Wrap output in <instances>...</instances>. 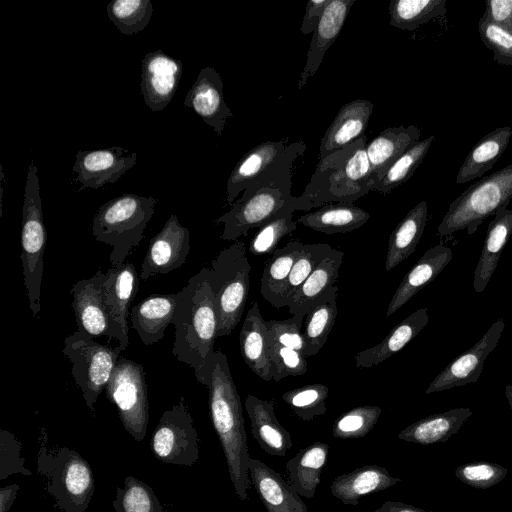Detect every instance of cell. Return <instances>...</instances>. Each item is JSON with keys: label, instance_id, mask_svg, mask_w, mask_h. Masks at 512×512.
Wrapping results in <instances>:
<instances>
[{"label": "cell", "instance_id": "6da1fadb", "mask_svg": "<svg viewBox=\"0 0 512 512\" xmlns=\"http://www.w3.org/2000/svg\"><path fill=\"white\" fill-rule=\"evenodd\" d=\"M196 379L208 388L210 418L226 458L229 477L236 495L245 501L251 486V457L242 403L227 356L220 350H214Z\"/></svg>", "mask_w": 512, "mask_h": 512}, {"label": "cell", "instance_id": "7a4b0ae2", "mask_svg": "<svg viewBox=\"0 0 512 512\" xmlns=\"http://www.w3.org/2000/svg\"><path fill=\"white\" fill-rule=\"evenodd\" d=\"M306 144L302 140L289 143L281 160L264 176L250 184L215 223H222L221 239L236 241L250 229L260 228L289 207L308 211L300 196L292 195L293 167L302 156Z\"/></svg>", "mask_w": 512, "mask_h": 512}, {"label": "cell", "instance_id": "3957f363", "mask_svg": "<svg viewBox=\"0 0 512 512\" xmlns=\"http://www.w3.org/2000/svg\"><path fill=\"white\" fill-rule=\"evenodd\" d=\"M208 268H202L177 292V307L172 324L175 338L172 353L194 370L197 378L214 351L218 317L214 295L208 282Z\"/></svg>", "mask_w": 512, "mask_h": 512}, {"label": "cell", "instance_id": "277c9868", "mask_svg": "<svg viewBox=\"0 0 512 512\" xmlns=\"http://www.w3.org/2000/svg\"><path fill=\"white\" fill-rule=\"evenodd\" d=\"M363 135L319 160L300 197L309 210L332 202L354 203L372 191V176Z\"/></svg>", "mask_w": 512, "mask_h": 512}, {"label": "cell", "instance_id": "5b68a950", "mask_svg": "<svg viewBox=\"0 0 512 512\" xmlns=\"http://www.w3.org/2000/svg\"><path fill=\"white\" fill-rule=\"evenodd\" d=\"M156 202L153 197L128 193L100 206L93 218L92 233L97 241L112 247V267L124 264L130 251L139 245Z\"/></svg>", "mask_w": 512, "mask_h": 512}, {"label": "cell", "instance_id": "8992f818", "mask_svg": "<svg viewBox=\"0 0 512 512\" xmlns=\"http://www.w3.org/2000/svg\"><path fill=\"white\" fill-rule=\"evenodd\" d=\"M250 271L241 240L221 250L208 268V282L218 317V337L231 334L241 320L249 292Z\"/></svg>", "mask_w": 512, "mask_h": 512}, {"label": "cell", "instance_id": "52a82bcc", "mask_svg": "<svg viewBox=\"0 0 512 512\" xmlns=\"http://www.w3.org/2000/svg\"><path fill=\"white\" fill-rule=\"evenodd\" d=\"M511 200L512 164L481 178L455 198L438 225V234L448 237L465 229L472 235L485 219L506 209Z\"/></svg>", "mask_w": 512, "mask_h": 512}, {"label": "cell", "instance_id": "ba28073f", "mask_svg": "<svg viewBox=\"0 0 512 512\" xmlns=\"http://www.w3.org/2000/svg\"><path fill=\"white\" fill-rule=\"evenodd\" d=\"M37 470L62 512H86L95 485L92 469L80 454L67 447L55 450L42 445Z\"/></svg>", "mask_w": 512, "mask_h": 512}, {"label": "cell", "instance_id": "9c48e42d", "mask_svg": "<svg viewBox=\"0 0 512 512\" xmlns=\"http://www.w3.org/2000/svg\"><path fill=\"white\" fill-rule=\"evenodd\" d=\"M46 242L47 232L43 221L40 182L37 167L32 161L27 170L24 188L20 258L24 285L33 317H37L41 309L40 294Z\"/></svg>", "mask_w": 512, "mask_h": 512}, {"label": "cell", "instance_id": "30bf717a", "mask_svg": "<svg viewBox=\"0 0 512 512\" xmlns=\"http://www.w3.org/2000/svg\"><path fill=\"white\" fill-rule=\"evenodd\" d=\"M121 348L100 344L77 330L64 339L63 354L71 363V374L92 413L120 358Z\"/></svg>", "mask_w": 512, "mask_h": 512}, {"label": "cell", "instance_id": "8fae6325", "mask_svg": "<svg viewBox=\"0 0 512 512\" xmlns=\"http://www.w3.org/2000/svg\"><path fill=\"white\" fill-rule=\"evenodd\" d=\"M125 430L137 441L146 435L149 420L146 373L143 366L120 356L105 388Z\"/></svg>", "mask_w": 512, "mask_h": 512}, {"label": "cell", "instance_id": "7c38bea8", "mask_svg": "<svg viewBox=\"0 0 512 512\" xmlns=\"http://www.w3.org/2000/svg\"><path fill=\"white\" fill-rule=\"evenodd\" d=\"M151 450L167 464L192 466L198 460L199 438L183 397L162 414L151 439Z\"/></svg>", "mask_w": 512, "mask_h": 512}, {"label": "cell", "instance_id": "4fadbf2b", "mask_svg": "<svg viewBox=\"0 0 512 512\" xmlns=\"http://www.w3.org/2000/svg\"><path fill=\"white\" fill-rule=\"evenodd\" d=\"M107 278V272L99 270L90 278L76 282L70 290L72 308L79 331L92 338L104 336L109 341L115 339L121 350H125L129 340L110 317L105 303L104 284Z\"/></svg>", "mask_w": 512, "mask_h": 512}, {"label": "cell", "instance_id": "5bb4252c", "mask_svg": "<svg viewBox=\"0 0 512 512\" xmlns=\"http://www.w3.org/2000/svg\"><path fill=\"white\" fill-rule=\"evenodd\" d=\"M504 328V319H497L470 349L447 365L432 380L425 393L440 392L477 382L481 376L484 362L496 348Z\"/></svg>", "mask_w": 512, "mask_h": 512}, {"label": "cell", "instance_id": "9a60e30c", "mask_svg": "<svg viewBox=\"0 0 512 512\" xmlns=\"http://www.w3.org/2000/svg\"><path fill=\"white\" fill-rule=\"evenodd\" d=\"M136 159V152L120 146L80 150L72 167L77 174L74 180L81 184L79 191L113 184L135 165Z\"/></svg>", "mask_w": 512, "mask_h": 512}, {"label": "cell", "instance_id": "2e32d148", "mask_svg": "<svg viewBox=\"0 0 512 512\" xmlns=\"http://www.w3.org/2000/svg\"><path fill=\"white\" fill-rule=\"evenodd\" d=\"M189 251V230L179 223L176 215H171L160 232L150 240L140 277L146 280L179 268L186 262Z\"/></svg>", "mask_w": 512, "mask_h": 512}, {"label": "cell", "instance_id": "e0dca14e", "mask_svg": "<svg viewBox=\"0 0 512 512\" xmlns=\"http://www.w3.org/2000/svg\"><path fill=\"white\" fill-rule=\"evenodd\" d=\"M182 71V62L162 50L144 56L140 89L150 110L162 111L170 103L178 88Z\"/></svg>", "mask_w": 512, "mask_h": 512}, {"label": "cell", "instance_id": "ac0fdd59", "mask_svg": "<svg viewBox=\"0 0 512 512\" xmlns=\"http://www.w3.org/2000/svg\"><path fill=\"white\" fill-rule=\"evenodd\" d=\"M184 106L192 108L219 136L233 116L224 99L222 79L212 67L200 70L184 99Z\"/></svg>", "mask_w": 512, "mask_h": 512}, {"label": "cell", "instance_id": "d6986e66", "mask_svg": "<svg viewBox=\"0 0 512 512\" xmlns=\"http://www.w3.org/2000/svg\"><path fill=\"white\" fill-rule=\"evenodd\" d=\"M287 146V139L265 141L249 150L238 161L227 181L226 200L230 206L250 184L280 161Z\"/></svg>", "mask_w": 512, "mask_h": 512}, {"label": "cell", "instance_id": "ffe728a7", "mask_svg": "<svg viewBox=\"0 0 512 512\" xmlns=\"http://www.w3.org/2000/svg\"><path fill=\"white\" fill-rule=\"evenodd\" d=\"M249 478L267 512H309L287 480L264 462L250 459Z\"/></svg>", "mask_w": 512, "mask_h": 512}, {"label": "cell", "instance_id": "44dd1931", "mask_svg": "<svg viewBox=\"0 0 512 512\" xmlns=\"http://www.w3.org/2000/svg\"><path fill=\"white\" fill-rule=\"evenodd\" d=\"M355 0H331L313 32L305 66L298 82L302 90L318 71L326 51L338 38Z\"/></svg>", "mask_w": 512, "mask_h": 512}, {"label": "cell", "instance_id": "7402d4cb", "mask_svg": "<svg viewBox=\"0 0 512 512\" xmlns=\"http://www.w3.org/2000/svg\"><path fill=\"white\" fill-rule=\"evenodd\" d=\"M372 111L369 100L356 99L344 104L321 138L319 160L365 135Z\"/></svg>", "mask_w": 512, "mask_h": 512}, {"label": "cell", "instance_id": "603a6c76", "mask_svg": "<svg viewBox=\"0 0 512 512\" xmlns=\"http://www.w3.org/2000/svg\"><path fill=\"white\" fill-rule=\"evenodd\" d=\"M244 407L250 420L251 433L259 446L271 456H285L293 442L275 414L274 401L247 395Z\"/></svg>", "mask_w": 512, "mask_h": 512}, {"label": "cell", "instance_id": "cb8c5ba5", "mask_svg": "<svg viewBox=\"0 0 512 512\" xmlns=\"http://www.w3.org/2000/svg\"><path fill=\"white\" fill-rule=\"evenodd\" d=\"M452 260V251L443 244L428 249L414 266L407 272L386 311L389 317L405 305L414 295L431 283Z\"/></svg>", "mask_w": 512, "mask_h": 512}, {"label": "cell", "instance_id": "d4e9b609", "mask_svg": "<svg viewBox=\"0 0 512 512\" xmlns=\"http://www.w3.org/2000/svg\"><path fill=\"white\" fill-rule=\"evenodd\" d=\"M240 351L247 366L266 382L272 379L269 359V338L266 321L257 301L246 313L239 333Z\"/></svg>", "mask_w": 512, "mask_h": 512}, {"label": "cell", "instance_id": "484cf974", "mask_svg": "<svg viewBox=\"0 0 512 512\" xmlns=\"http://www.w3.org/2000/svg\"><path fill=\"white\" fill-rule=\"evenodd\" d=\"M177 293L153 294L131 310V324L145 345H152L164 336L175 315Z\"/></svg>", "mask_w": 512, "mask_h": 512}, {"label": "cell", "instance_id": "4316f807", "mask_svg": "<svg viewBox=\"0 0 512 512\" xmlns=\"http://www.w3.org/2000/svg\"><path fill=\"white\" fill-rule=\"evenodd\" d=\"M420 138L415 125L395 126L384 129L366 146L372 176V185L384 172Z\"/></svg>", "mask_w": 512, "mask_h": 512}, {"label": "cell", "instance_id": "83f0119b", "mask_svg": "<svg viewBox=\"0 0 512 512\" xmlns=\"http://www.w3.org/2000/svg\"><path fill=\"white\" fill-rule=\"evenodd\" d=\"M344 252L331 248L308 278L294 292L287 307L290 314L306 316L317 301L335 285Z\"/></svg>", "mask_w": 512, "mask_h": 512}, {"label": "cell", "instance_id": "f1b7e54d", "mask_svg": "<svg viewBox=\"0 0 512 512\" xmlns=\"http://www.w3.org/2000/svg\"><path fill=\"white\" fill-rule=\"evenodd\" d=\"M108 278L104 284L105 303L110 317L129 340L128 315L131 302L135 298L139 280L135 266L126 262L107 271Z\"/></svg>", "mask_w": 512, "mask_h": 512}, {"label": "cell", "instance_id": "f546056e", "mask_svg": "<svg viewBox=\"0 0 512 512\" xmlns=\"http://www.w3.org/2000/svg\"><path fill=\"white\" fill-rule=\"evenodd\" d=\"M400 481L384 467L369 464L337 476L330 492L345 505H357L362 496L388 489Z\"/></svg>", "mask_w": 512, "mask_h": 512}, {"label": "cell", "instance_id": "4dcf8cb0", "mask_svg": "<svg viewBox=\"0 0 512 512\" xmlns=\"http://www.w3.org/2000/svg\"><path fill=\"white\" fill-rule=\"evenodd\" d=\"M428 321V309H417L393 327L378 344L358 352L355 356L356 367L370 368L390 358L413 340Z\"/></svg>", "mask_w": 512, "mask_h": 512}, {"label": "cell", "instance_id": "1f68e13d", "mask_svg": "<svg viewBox=\"0 0 512 512\" xmlns=\"http://www.w3.org/2000/svg\"><path fill=\"white\" fill-rule=\"evenodd\" d=\"M512 235V209H501L490 221L473 278V289L481 293L493 276L502 250Z\"/></svg>", "mask_w": 512, "mask_h": 512}, {"label": "cell", "instance_id": "d6a6232c", "mask_svg": "<svg viewBox=\"0 0 512 512\" xmlns=\"http://www.w3.org/2000/svg\"><path fill=\"white\" fill-rule=\"evenodd\" d=\"M470 408H454L422 418L398 434V439L420 445L446 442L472 415Z\"/></svg>", "mask_w": 512, "mask_h": 512}, {"label": "cell", "instance_id": "836d02e7", "mask_svg": "<svg viewBox=\"0 0 512 512\" xmlns=\"http://www.w3.org/2000/svg\"><path fill=\"white\" fill-rule=\"evenodd\" d=\"M328 452V444L315 442L288 460L287 482L301 497L312 498L315 495Z\"/></svg>", "mask_w": 512, "mask_h": 512}, {"label": "cell", "instance_id": "e575fe53", "mask_svg": "<svg viewBox=\"0 0 512 512\" xmlns=\"http://www.w3.org/2000/svg\"><path fill=\"white\" fill-rule=\"evenodd\" d=\"M370 218L364 209L349 202L328 203L306 213L298 222L312 230L325 234L351 232L363 226Z\"/></svg>", "mask_w": 512, "mask_h": 512}, {"label": "cell", "instance_id": "d590c367", "mask_svg": "<svg viewBox=\"0 0 512 512\" xmlns=\"http://www.w3.org/2000/svg\"><path fill=\"white\" fill-rule=\"evenodd\" d=\"M427 216V202L421 201L391 232L385 261L387 271H391L415 251L424 232Z\"/></svg>", "mask_w": 512, "mask_h": 512}, {"label": "cell", "instance_id": "8d00e7d4", "mask_svg": "<svg viewBox=\"0 0 512 512\" xmlns=\"http://www.w3.org/2000/svg\"><path fill=\"white\" fill-rule=\"evenodd\" d=\"M512 136V128L499 127L485 135L469 152L462 163L456 183L464 184L482 176L498 161Z\"/></svg>", "mask_w": 512, "mask_h": 512}, {"label": "cell", "instance_id": "74e56055", "mask_svg": "<svg viewBox=\"0 0 512 512\" xmlns=\"http://www.w3.org/2000/svg\"><path fill=\"white\" fill-rule=\"evenodd\" d=\"M304 243L293 239L284 247L277 248L266 261L260 280V294L276 309L282 308L281 296L294 262Z\"/></svg>", "mask_w": 512, "mask_h": 512}, {"label": "cell", "instance_id": "f35d334b", "mask_svg": "<svg viewBox=\"0 0 512 512\" xmlns=\"http://www.w3.org/2000/svg\"><path fill=\"white\" fill-rule=\"evenodd\" d=\"M338 286L330 288L308 311L302 330L305 357L315 356L326 343L337 316Z\"/></svg>", "mask_w": 512, "mask_h": 512}, {"label": "cell", "instance_id": "ab89813d", "mask_svg": "<svg viewBox=\"0 0 512 512\" xmlns=\"http://www.w3.org/2000/svg\"><path fill=\"white\" fill-rule=\"evenodd\" d=\"M435 136L419 140L403 153L372 185V191L386 195L411 178L426 157Z\"/></svg>", "mask_w": 512, "mask_h": 512}, {"label": "cell", "instance_id": "60d3db41", "mask_svg": "<svg viewBox=\"0 0 512 512\" xmlns=\"http://www.w3.org/2000/svg\"><path fill=\"white\" fill-rule=\"evenodd\" d=\"M446 0H391L390 25L413 31L446 12Z\"/></svg>", "mask_w": 512, "mask_h": 512}, {"label": "cell", "instance_id": "b9f144b4", "mask_svg": "<svg viewBox=\"0 0 512 512\" xmlns=\"http://www.w3.org/2000/svg\"><path fill=\"white\" fill-rule=\"evenodd\" d=\"M152 13L153 6L149 0H114L107 5L109 19L125 35L144 30Z\"/></svg>", "mask_w": 512, "mask_h": 512}, {"label": "cell", "instance_id": "7bdbcfd3", "mask_svg": "<svg viewBox=\"0 0 512 512\" xmlns=\"http://www.w3.org/2000/svg\"><path fill=\"white\" fill-rule=\"evenodd\" d=\"M114 512H166L154 491L144 482L128 476L118 487L112 503Z\"/></svg>", "mask_w": 512, "mask_h": 512}, {"label": "cell", "instance_id": "ee69618b", "mask_svg": "<svg viewBox=\"0 0 512 512\" xmlns=\"http://www.w3.org/2000/svg\"><path fill=\"white\" fill-rule=\"evenodd\" d=\"M328 393L324 384H308L285 392L282 399L298 418L311 421L325 414Z\"/></svg>", "mask_w": 512, "mask_h": 512}, {"label": "cell", "instance_id": "f6af8a7d", "mask_svg": "<svg viewBox=\"0 0 512 512\" xmlns=\"http://www.w3.org/2000/svg\"><path fill=\"white\" fill-rule=\"evenodd\" d=\"M294 211H297L295 207H289L258 228L249 244L251 254L256 256L272 255L280 240L296 230L297 222L293 220Z\"/></svg>", "mask_w": 512, "mask_h": 512}, {"label": "cell", "instance_id": "bcb514c9", "mask_svg": "<svg viewBox=\"0 0 512 512\" xmlns=\"http://www.w3.org/2000/svg\"><path fill=\"white\" fill-rule=\"evenodd\" d=\"M382 409L376 405L355 407L338 417L332 435L338 439H357L366 436L378 422Z\"/></svg>", "mask_w": 512, "mask_h": 512}, {"label": "cell", "instance_id": "7dc6e473", "mask_svg": "<svg viewBox=\"0 0 512 512\" xmlns=\"http://www.w3.org/2000/svg\"><path fill=\"white\" fill-rule=\"evenodd\" d=\"M332 247L326 243L304 244L293 264L281 296L282 307L287 306L299 286L308 278Z\"/></svg>", "mask_w": 512, "mask_h": 512}, {"label": "cell", "instance_id": "c3c4849f", "mask_svg": "<svg viewBox=\"0 0 512 512\" xmlns=\"http://www.w3.org/2000/svg\"><path fill=\"white\" fill-rule=\"evenodd\" d=\"M507 472V468L500 464L478 461L460 465L454 473L461 482L470 487L488 489L501 482Z\"/></svg>", "mask_w": 512, "mask_h": 512}, {"label": "cell", "instance_id": "681fc988", "mask_svg": "<svg viewBox=\"0 0 512 512\" xmlns=\"http://www.w3.org/2000/svg\"><path fill=\"white\" fill-rule=\"evenodd\" d=\"M272 379L276 382L288 376H299L308 370L306 357L299 351L269 343Z\"/></svg>", "mask_w": 512, "mask_h": 512}, {"label": "cell", "instance_id": "f907efd6", "mask_svg": "<svg viewBox=\"0 0 512 512\" xmlns=\"http://www.w3.org/2000/svg\"><path fill=\"white\" fill-rule=\"evenodd\" d=\"M479 35L493 52V59L501 65H512V32L483 17L478 23Z\"/></svg>", "mask_w": 512, "mask_h": 512}, {"label": "cell", "instance_id": "816d5d0a", "mask_svg": "<svg viewBox=\"0 0 512 512\" xmlns=\"http://www.w3.org/2000/svg\"><path fill=\"white\" fill-rule=\"evenodd\" d=\"M305 316L296 314L285 320L266 321L269 343H275L290 349L305 352V340L302 325Z\"/></svg>", "mask_w": 512, "mask_h": 512}, {"label": "cell", "instance_id": "f5cc1de1", "mask_svg": "<svg viewBox=\"0 0 512 512\" xmlns=\"http://www.w3.org/2000/svg\"><path fill=\"white\" fill-rule=\"evenodd\" d=\"M20 473L30 476L32 472L26 468L25 459L21 455V444L18 439L4 429L0 431V480Z\"/></svg>", "mask_w": 512, "mask_h": 512}, {"label": "cell", "instance_id": "db71d44e", "mask_svg": "<svg viewBox=\"0 0 512 512\" xmlns=\"http://www.w3.org/2000/svg\"><path fill=\"white\" fill-rule=\"evenodd\" d=\"M482 17L512 32V0H487Z\"/></svg>", "mask_w": 512, "mask_h": 512}, {"label": "cell", "instance_id": "11a10c76", "mask_svg": "<svg viewBox=\"0 0 512 512\" xmlns=\"http://www.w3.org/2000/svg\"><path fill=\"white\" fill-rule=\"evenodd\" d=\"M331 0H309L306 4L301 32L304 35L313 33L320 22L322 14Z\"/></svg>", "mask_w": 512, "mask_h": 512}, {"label": "cell", "instance_id": "9f6ffc18", "mask_svg": "<svg viewBox=\"0 0 512 512\" xmlns=\"http://www.w3.org/2000/svg\"><path fill=\"white\" fill-rule=\"evenodd\" d=\"M19 489L18 484H11L0 490V512H9Z\"/></svg>", "mask_w": 512, "mask_h": 512}, {"label": "cell", "instance_id": "6f0895ef", "mask_svg": "<svg viewBox=\"0 0 512 512\" xmlns=\"http://www.w3.org/2000/svg\"><path fill=\"white\" fill-rule=\"evenodd\" d=\"M373 512H428L421 508L415 507L399 501H385L379 508Z\"/></svg>", "mask_w": 512, "mask_h": 512}, {"label": "cell", "instance_id": "680465c9", "mask_svg": "<svg viewBox=\"0 0 512 512\" xmlns=\"http://www.w3.org/2000/svg\"><path fill=\"white\" fill-rule=\"evenodd\" d=\"M505 396L508 400V403H509V406H510V409H511V412H512V385L510 384H507L505 386Z\"/></svg>", "mask_w": 512, "mask_h": 512}]
</instances>
